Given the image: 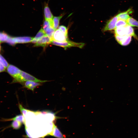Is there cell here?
I'll return each mask as SVG.
<instances>
[{
    "label": "cell",
    "instance_id": "21",
    "mask_svg": "<svg viewBox=\"0 0 138 138\" xmlns=\"http://www.w3.org/2000/svg\"><path fill=\"white\" fill-rule=\"evenodd\" d=\"M18 107L22 114L24 116L26 115L28 111H30V110L24 108L22 105L20 103H19Z\"/></svg>",
    "mask_w": 138,
    "mask_h": 138
},
{
    "label": "cell",
    "instance_id": "3",
    "mask_svg": "<svg viewBox=\"0 0 138 138\" xmlns=\"http://www.w3.org/2000/svg\"><path fill=\"white\" fill-rule=\"evenodd\" d=\"M118 19L117 15L115 16L108 20L103 29L102 31L104 32L108 31L115 29L116 23Z\"/></svg>",
    "mask_w": 138,
    "mask_h": 138
},
{
    "label": "cell",
    "instance_id": "18",
    "mask_svg": "<svg viewBox=\"0 0 138 138\" xmlns=\"http://www.w3.org/2000/svg\"><path fill=\"white\" fill-rule=\"evenodd\" d=\"M22 124V123L19 121L13 120L11 123V126L14 129L17 130L21 128Z\"/></svg>",
    "mask_w": 138,
    "mask_h": 138
},
{
    "label": "cell",
    "instance_id": "22",
    "mask_svg": "<svg viewBox=\"0 0 138 138\" xmlns=\"http://www.w3.org/2000/svg\"><path fill=\"white\" fill-rule=\"evenodd\" d=\"M58 29L62 31L65 35L68 37V29L65 26L61 25L59 26Z\"/></svg>",
    "mask_w": 138,
    "mask_h": 138
},
{
    "label": "cell",
    "instance_id": "25",
    "mask_svg": "<svg viewBox=\"0 0 138 138\" xmlns=\"http://www.w3.org/2000/svg\"><path fill=\"white\" fill-rule=\"evenodd\" d=\"M1 46L0 44V51H1Z\"/></svg>",
    "mask_w": 138,
    "mask_h": 138
},
{
    "label": "cell",
    "instance_id": "19",
    "mask_svg": "<svg viewBox=\"0 0 138 138\" xmlns=\"http://www.w3.org/2000/svg\"><path fill=\"white\" fill-rule=\"evenodd\" d=\"M127 25L126 21L118 19L116 24V27H124Z\"/></svg>",
    "mask_w": 138,
    "mask_h": 138
},
{
    "label": "cell",
    "instance_id": "20",
    "mask_svg": "<svg viewBox=\"0 0 138 138\" xmlns=\"http://www.w3.org/2000/svg\"><path fill=\"white\" fill-rule=\"evenodd\" d=\"M9 36L5 33L0 32V43L6 41Z\"/></svg>",
    "mask_w": 138,
    "mask_h": 138
},
{
    "label": "cell",
    "instance_id": "15",
    "mask_svg": "<svg viewBox=\"0 0 138 138\" xmlns=\"http://www.w3.org/2000/svg\"><path fill=\"white\" fill-rule=\"evenodd\" d=\"M63 16V15L62 14L59 16H55L53 17V27L55 30H56L58 28L60 20Z\"/></svg>",
    "mask_w": 138,
    "mask_h": 138
},
{
    "label": "cell",
    "instance_id": "6",
    "mask_svg": "<svg viewBox=\"0 0 138 138\" xmlns=\"http://www.w3.org/2000/svg\"><path fill=\"white\" fill-rule=\"evenodd\" d=\"M20 75L24 82L26 81H31L42 83L48 81L47 80H42L38 79L29 74L22 71H21Z\"/></svg>",
    "mask_w": 138,
    "mask_h": 138
},
{
    "label": "cell",
    "instance_id": "13",
    "mask_svg": "<svg viewBox=\"0 0 138 138\" xmlns=\"http://www.w3.org/2000/svg\"><path fill=\"white\" fill-rule=\"evenodd\" d=\"M45 32L42 28L41 29L31 41L33 43H36L44 36L46 35Z\"/></svg>",
    "mask_w": 138,
    "mask_h": 138
},
{
    "label": "cell",
    "instance_id": "5",
    "mask_svg": "<svg viewBox=\"0 0 138 138\" xmlns=\"http://www.w3.org/2000/svg\"><path fill=\"white\" fill-rule=\"evenodd\" d=\"M115 37L118 43L122 46L129 45L132 40V36H120L115 34Z\"/></svg>",
    "mask_w": 138,
    "mask_h": 138
},
{
    "label": "cell",
    "instance_id": "7",
    "mask_svg": "<svg viewBox=\"0 0 138 138\" xmlns=\"http://www.w3.org/2000/svg\"><path fill=\"white\" fill-rule=\"evenodd\" d=\"M52 40L50 37L46 35L36 43L34 46L45 47L51 43Z\"/></svg>",
    "mask_w": 138,
    "mask_h": 138
},
{
    "label": "cell",
    "instance_id": "2",
    "mask_svg": "<svg viewBox=\"0 0 138 138\" xmlns=\"http://www.w3.org/2000/svg\"><path fill=\"white\" fill-rule=\"evenodd\" d=\"M51 44L62 47L64 48L65 49H66L67 48L72 47H77L82 48L85 44L84 43H77L69 40L63 42H58L53 40Z\"/></svg>",
    "mask_w": 138,
    "mask_h": 138
},
{
    "label": "cell",
    "instance_id": "14",
    "mask_svg": "<svg viewBox=\"0 0 138 138\" xmlns=\"http://www.w3.org/2000/svg\"><path fill=\"white\" fill-rule=\"evenodd\" d=\"M3 120L5 121L15 120L19 121L22 124H25V123L24 116L22 114L17 115L15 117L10 119H4V120Z\"/></svg>",
    "mask_w": 138,
    "mask_h": 138
},
{
    "label": "cell",
    "instance_id": "11",
    "mask_svg": "<svg viewBox=\"0 0 138 138\" xmlns=\"http://www.w3.org/2000/svg\"><path fill=\"white\" fill-rule=\"evenodd\" d=\"M132 13V10L131 8L128 9L126 11L119 13L117 15L118 19L126 21L130 17L129 15Z\"/></svg>",
    "mask_w": 138,
    "mask_h": 138
},
{
    "label": "cell",
    "instance_id": "4",
    "mask_svg": "<svg viewBox=\"0 0 138 138\" xmlns=\"http://www.w3.org/2000/svg\"><path fill=\"white\" fill-rule=\"evenodd\" d=\"M67 37L62 31L58 29L54 32L52 39L58 42H63L68 40Z\"/></svg>",
    "mask_w": 138,
    "mask_h": 138
},
{
    "label": "cell",
    "instance_id": "9",
    "mask_svg": "<svg viewBox=\"0 0 138 138\" xmlns=\"http://www.w3.org/2000/svg\"><path fill=\"white\" fill-rule=\"evenodd\" d=\"M44 13L45 20L53 22V16L48 4H45L44 6Z\"/></svg>",
    "mask_w": 138,
    "mask_h": 138
},
{
    "label": "cell",
    "instance_id": "12",
    "mask_svg": "<svg viewBox=\"0 0 138 138\" xmlns=\"http://www.w3.org/2000/svg\"><path fill=\"white\" fill-rule=\"evenodd\" d=\"M53 130L52 133L50 135H52L57 138H67L65 135L63 134L54 124Z\"/></svg>",
    "mask_w": 138,
    "mask_h": 138
},
{
    "label": "cell",
    "instance_id": "10",
    "mask_svg": "<svg viewBox=\"0 0 138 138\" xmlns=\"http://www.w3.org/2000/svg\"><path fill=\"white\" fill-rule=\"evenodd\" d=\"M22 84L25 87L32 91H33L36 87L41 85L40 83L31 81H25Z\"/></svg>",
    "mask_w": 138,
    "mask_h": 138
},
{
    "label": "cell",
    "instance_id": "23",
    "mask_svg": "<svg viewBox=\"0 0 138 138\" xmlns=\"http://www.w3.org/2000/svg\"><path fill=\"white\" fill-rule=\"evenodd\" d=\"M6 42L12 45H14L16 44L13 41L12 37L9 36Z\"/></svg>",
    "mask_w": 138,
    "mask_h": 138
},
{
    "label": "cell",
    "instance_id": "8",
    "mask_svg": "<svg viewBox=\"0 0 138 138\" xmlns=\"http://www.w3.org/2000/svg\"><path fill=\"white\" fill-rule=\"evenodd\" d=\"M13 39L16 43H26L31 42L33 38L29 37H12Z\"/></svg>",
    "mask_w": 138,
    "mask_h": 138
},
{
    "label": "cell",
    "instance_id": "1",
    "mask_svg": "<svg viewBox=\"0 0 138 138\" xmlns=\"http://www.w3.org/2000/svg\"><path fill=\"white\" fill-rule=\"evenodd\" d=\"M7 72L13 78L14 83H19L22 84L24 82L20 75L21 71L17 67L12 65H9L7 69Z\"/></svg>",
    "mask_w": 138,
    "mask_h": 138
},
{
    "label": "cell",
    "instance_id": "16",
    "mask_svg": "<svg viewBox=\"0 0 138 138\" xmlns=\"http://www.w3.org/2000/svg\"><path fill=\"white\" fill-rule=\"evenodd\" d=\"M126 21L128 24L130 26L138 27V21L131 17L130 16Z\"/></svg>",
    "mask_w": 138,
    "mask_h": 138
},
{
    "label": "cell",
    "instance_id": "24",
    "mask_svg": "<svg viewBox=\"0 0 138 138\" xmlns=\"http://www.w3.org/2000/svg\"><path fill=\"white\" fill-rule=\"evenodd\" d=\"M6 68L0 62V72L5 71Z\"/></svg>",
    "mask_w": 138,
    "mask_h": 138
},
{
    "label": "cell",
    "instance_id": "17",
    "mask_svg": "<svg viewBox=\"0 0 138 138\" xmlns=\"http://www.w3.org/2000/svg\"><path fill=\"white\" fill-rule=\"evenodd\" d=\"M47 36L50 37L52 40L53 34L55 31L53 28L51 26L50 27L44 31Z\"/></svg>",
    "mask_w": 138,
    "mask_h": 138
}]
</instances>
